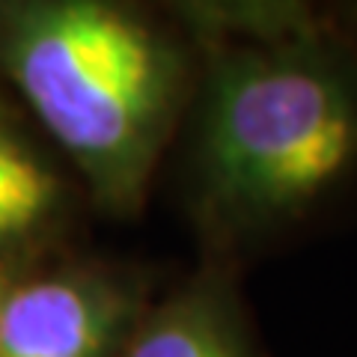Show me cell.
Instances as JSON below:
<instances>
[{
    "label": "cell",
    "instance_id": "cell-4",
    "mask_svg": "<svg viewBox=\"0 0 357 357\" xmlns=\"http://www.w3.org/2000/svg\"><path fill=\"white\" fill-rule=\"evenodd\" d=\"M116 357H262L229 259L199 271L149 304Z\"/></svg>",
    "mask_w": 357,
    "mask_h": 357
},
{
    "label": "cell",
    "instance_id": "cell-5",
    "mask_svg": "<svg viewBox=\"0 0 357 357\" xmlns=\"http://www.w3.org/2000/svg\"><path fill=\"white\" fill-rule=\"evenodd\" d=\"M66 208V182L0 119V262L51 229Z\"/></svg>",
    "mask_w": 357,
    "mask_h": 357
},
{
    "label": "cell",
    "instance_id": "cell-6",
    "mask_svg": "<svg viewBox=\"0 0 357 357\" xmlns=\"http://www.w3.org/2000/svg\"><path fill=\"white\" fill-rule=\"evenodd\" d=\"M13 283H15L13 268H9V262H0V316H3V304H6V295L13 289Z\"/></svg>",
    "mask_w": 357,
    "mask_h": 357
},
{
    "label": "cell",
    "instance_id": "cell-3",
    "mask_svg": "<svg viewBox=\"0 0 357 357\" xmlns=\"http://www.w3.org/2000/svg\"><path fill=\"white\" fill-rule=\"evenodd\" d=\"M146 307L137 277L107 262L15 277L0 316V357H116Z\"/></svg>",
    "mask_w": 357,
    "mask_h": 357
},
{
    "label": "cell",
    "instance_id": "cell-2",
    "mask_svg": "<svg viewBox=\"0 0 357 357\" xmlns=\"http://www.w3.org/2000/svg\"><path fill=\"white\" fill-rule=\"evenodd\" d=\"M0 69L96 206L137 215L191 107V45L149 13L105 0L3 3Z\"/></svg>",
    "mask_w": 357,
    "mask_h": 357
},
{
    "label": "cell",
    "instance_id": "cell-1",
    "mask_svg": "<svg viewBox=\"0 0 357 357\" xmlns=\"http://www.w3.org/2000/svg\"><path fill=\"white\" fill-rule=\"evenodd\" d=\"M199 21L188 194L211 256L229 259L357 173V48L286 13Z\"/></svg>",
    "mask_w": 357,
    "mask_h": 357
}]
</instances>
